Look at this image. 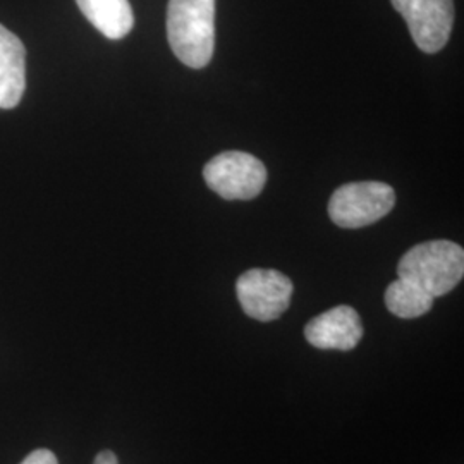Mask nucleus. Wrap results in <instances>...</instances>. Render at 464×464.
Instances as JSON below:
<instances>
[{
  "label": "nucleus",
  "instance_id": "obj_1",
  "mask_svg": "<svg viewBox=\"0 0 464 464\" xmlns=\"http://www.w3.org/2000/svg\"><path fill=\"white\" fill-rule=\"evenodd\" d=\"M167 40L186 66H208L216 47V0H169Z\"/></svg>",
  "mask_w": 464,
  "mask_h": 464
},
{
  "label": "nucleus",
  "instance_id": "obj_2",
  "mask_svg": "<svg viewBox=\"0 0 464 464\" xmlns=\"http://www.w3.org/2000/svg\"><path fill=\"white\" fill-rule=\"evenodd\" d=\"M398 276L427 291L431 298L446 296L463 281V246L448 239L416 245L399 260Z\"/></svg>",
  "mask_w": 464,
  "mask_h": 464
},
{
  "label": "nucleus",
  "instance_id": "obj_3",
  "mask_svg": "<svg viewBox=\"0 0 464 464\" xmlns=\"http://www.w3.org/2000/svg\"><path fill=\"white\" fill-rule=\"evenodd\" d=\"M396 205V191L379 181L348 183L334 191L329 201V217L343 229H360L375 224Z\"/></svg>",
  "mask_w": 464,
  "mask_h": 464
},
{
  "label": "nucleus",
  "instance_id": "obj_4",
  "mask_svg": "<svg viewBox=\"0 0 464 464\" xmlns=\"http://www.w3.org/2000/svg\"><path fill=\"white\" fill-rule=\"evenodd\" d=\"M207 186L224 199L256 198L266 183V169L246 151H224L203 169Z\"/></svg>",
  "mask_w": 464,
  "mask_h": 464
},
{
  "label": "nucleus",
  "instance_id": "obj_5",
  "mask_svg": "<svg viewBox=\"0 0 464 464\" xmlns=\"http://www.w3.org/2000/svg\"><path fill=\"white\" fill-rule=\"evenodd\" d=\"M293 293V281L270 268H251L236 282V295L243 312L258 322L277 320L289 308Z\"/></svg>",
  "mask_w": 464,
  "mask_h": 464
},
{
  "label": "nucleus",
  "instance_id": "obj_6",
  "mask_svg": "<svg viewBox=\"0 0 464 464\" xmlns=\"http://www.w3.org/2000/svg\"><path fill=\"white\" fill-rule=\"evenodd\" d=\"M406 19L416 47L437 53L448 45L454 26V0H391Z\"/></svg>",
  "mask_w": 464,
  "mask_h": 464
},
{
  "label": "nucleus",
  "instance_id": "obj_7",
  "mask_svg": "<svg viewBox=\"0 0 464 464\" xmlns=\"http://www.w3.org/2000/svg\"><path fill=\"white\" fill-rule=\"evenodd\" d=\"M304 337L318 349L351 351L363 337V324L354 308L341 304L312 318L304 327Z\"/></svg>",
  "mask_w": 464,
  "mask_h": 464
},
{
  "label": "nucleus",
  "instance_id": "obj_8",
  "mask_svg": "<svg viewBox=\"0 0 464 464\" xmlns=\"http://www.w3.org/2000/svg\"><path fill=\"white\" fill-rule=\"evenodd\" d=\"M26 88V50L0 24V109H14Z\"/></svg>",
  "mask_w": 464,
  "mask_h": 464
},
{
  "label": "nucleus",
  "instance_id": "obj_9",
  "mask_svg": "<svg viewBox=\"0 0 464 464\" xmlns=\"http://www.w3.org/2000/svg\"><path fill=\"white\" fill-rule=\"evenodd\" d=\"M84 17L111 40H121L133 30L134 14L128 0H76Z\"/></svg>",
  "mask_w": 464,
  "mask_h": 464
},
{
  "label": "nucleus",
  "instance_id": "obj_10",
  "mask_svg": "<svg viewBox=\"0 0 464 464\" xmlns=\"http://www.w3.org/2000/svg\"><path fill=\"white\" fill-rule=\"evenodd\" d=\"M433 299L427 291L404 279L389 284L385 289V306L399 318H418L429 314L433 306Z\"/></svg>",
  "mask_w": 464,
  "mask_h": 464
},
{
  "label": "nucleus",
  "instance_id": "obj_11",
  "mask_svg": "<svg viewBox=\"0 0 464 464\" xmlns=\"http://www.w3.org/2000/svg\"><path fill=\"white\" fill-rule=\"evenodd\" d=\"M21 464H59V461L49 449H36Z\"/></svg>",
  "mask_w": 464,
  "mask_h": 464
},
{
  "label": "nucleus",
  "instance_id": "obj_12",
  "mask_svg": "<svg viewBox=\"0 0 464 464\" xmlns=\"http://www.w3.org/2000/svg\"><path fill=\"white\" fill-rule=\"evenodd\" d=\"M93 464H119V461H117V456L112 450H102L97 454Z\"/></svg>",
  "mask_w": 464,
  "mask_h": 464
}]
</instances>
